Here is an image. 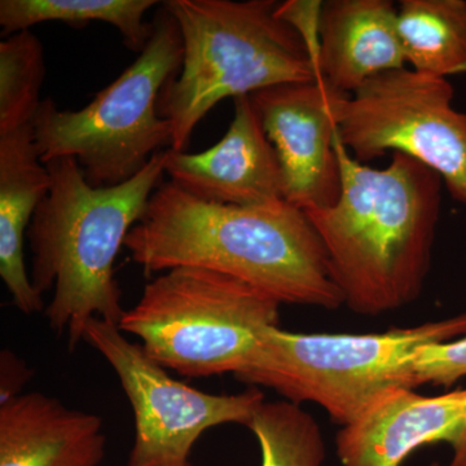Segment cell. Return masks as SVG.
Masks as SVG:
<instances>
[{
	"instance_id": "obj_7",
	"label": "cell",
	"mask_w": 466,
	"mask_h": 466,
	"mask_svg": "<svg viewBox=\"0 0 466 466\" xmlns=\"http://www.w3.org/2000/svg\"><path fill=\"white\" fill-rule=\"evenodd\" d=\"M280 302L233 276L177 267L144 288L118 328L142 339L150 360L189 379L240 373Z\"/></svg>"
},
{
	"instance_id": "obj_4",
	"label": "cell",
	"mask_w": 466,
	"mask_h": 466,
	"mask_svg": "<svg viewBox=\"0 0 466 466\" xmlns=\"http://www.w3.org/2000/svg\"><path fill=\"white\" fill-rule=\"evenodd\" d=\"M275 0H167L183 45L180 73L162 88L158 115L173 127L171 148L186 152L193 131L222 100L272 86L323 82L299 32Z\"/></svg>"
},
{
	"instance_id": "obj_13",
	"label": "cell",
	"mask_w": 466,
	"mask_h": 466,
	"mask_svg": "<svg viewBox=\"0 0 466 466\" xmlns=\"http://www.w3.org/2000/svg\"><path fill=\"white\" fill-rule=\"evenodd\" d=\"M101 417L26 392L0 404V466H99Z\"/></svg>"
},
{
	"instance_id": "obj_20",
	"label": "cell",
	"mask_w": 466,
	"mask_h": 466,
	"mask_svg": "<svg viewBox=\"0 0 466 466\" xmlns=\"http://www.w3.org/2000/svg\"><path fill=\"white\" fill-rule=\"evenodd\" d=\"M412 370L419 385L449 386L466 377V336L419 349L412 359Z\"/></svg>"
},
{
	"instance_id": "obj_22",
	"label": "cell",
	"mask_w": 466,
	"mask_h": 466,
	"mask_svg": "<svg viewBox=\"0 0 466 466\" xmlns=\"http://www.w3.org/2000/svg\"><path fill=\"white\" fill-rule=\"evenodd\" d=\"M449 444L453 451L452 460L449 466H466V407L461 424Z\"/></svg>"
},
{
	"instance_id": "obj_19",
	"label": "cell",
	"mask_w": 466,
	"mask_h": 466,
	"mask_svg": "<svg viewBox=\"0 0 466 466\" xmlns=\"http://www.w3.org/2000/svg\"><path fill=\"white\" fill-rule=\"evenodd\" d=\"M45 54L38 36L24 30L0 43V134L33 124L42 100Z\"/></svg>"
},
{
	"instance_id": "obj_6",
	"label": "cell",
	"mask_w": 466,
	"mask_h": 466,
	"mask_svg": "<svg viewBox=\"0 0 466 466\" xmlns=\"http://www.w3.org/2000/svg\"><path fill=\"white\" fill-rule=\"evenodd\" d=\"M152 24L139 57L85 108L61 110L51 97L42 100L34 137L43 164L75 158L87 183L104 188L133 179L162 147L171 148L173 127L157 104L182 66V36L164 5Z\"/></svg>"
},
{
	"instance_id": "obj_23",
	"label": "cell",
	"mask_w": 466,
	"mask_h": 466,
	"mask_svg": "<svg viewBox=\"0 0 466 466\" xmlns=\"http://www.w3.org/2000/svg\"><path fill=\"white\" fill-rule=\"evenodd\" d=\"M431 466H441V465L438 464V462H433V464H431Z\"/></svg>"
},
{
	"instance_id": "obj_16",
	"label": "cell",
	"mask_w": 466,
	"mask_h": 466,
	"mask_svg": "<svg viewBox=\"0 0 466 466\" xmlns=\"http://www.w3.org/2000/svg\"><path fill=\"white\" fill-rule=\"evenodd\" d=\"M397 25L410 69L446 79L466 73V0H401Z\"/></svg>"
},
{
	"instance_id": "obj_14",
	"label": "cell",
	"mask_w": 466,
	"mask_h": 466,
	"mask_svg": "<svg viewBox=\"0 0 466 466\" xmlns=\"http://www.w3.org/2000/svg\"><path fill=\"white\" fill-rule=\"evenodd\" d=\"M398 9L389 0H328L320 12L319 75L351 95L373 76L406 67Z\"/></svg>"
},
{
	"instance_id": "obj_12",
	"label": "cell",
	"mask_w": 466,
	"mask_h": 466,
	"mask_svg": "<svg viewBox=\"0 0 466 466\" xmlns=\"http://www.w3.org/2000/svg\"><path fill=\"white\" fill-rule=\"evenodd\" d=\"M466 390L425 397L412 389L383 392L336 437L342 466H400L426 444L450 443L461 424Z\"/></svg>"
},
{
	"instance_id": "obj_3",
	"label": "cell",
	"mask_w": 466,
	"mask_h": 466,
	"mask_svg": "<svg viewBox=\"0 0 466 466\" xmlns=\"http://www.w3.org/2000/svg\"><path fill=\"white\" fill-rule=\"evenodd\" d=\"M167 150H159L133 179L95 188L72 157L47 162L51 187L34 213L26 240L30 280L43 294L48 327L75 351L94 318L118 325L126 309L115 279V260L126 238L143 219L150 196L162 183Z\"/></svg>"
},
{
	"instance_id": "obj_9",
	"label": "cell",
	"mask_w": 466,
	"mask_h": 466,
	"mask_svg": "<svg viewBox=\"0 0 466 466\" xmlns=\"http://www.w3.org/2000/svg\"><path fill=\"white\" fill-rule=\"evenodd\" d=\"M85 341L115 370L135 416V443L127 466H193L196 441L208 429L248 425L265 403L256 386L236 395H214L171 379L118 325L94 318Z\"/></svg>"
},
{
	"instance_id": "obj_8",
	"label": "cell",
	"mask_w": 466,
	"mask_h": 466,
	"mask_svg": "<svg viewBox=\"0 0 466 466\" xmlns=\"http://www.w3.org/2000/svg\"><path fill=\"white\" fill-rule=\"evenodd\" d=\"M453 96L449 79L408 67L382 73L342 97L337 133L361 164L389 152L416 159L466 207V113Z\"/></svg>"
},
{
	"instance_id": "obj_15",
	"label": "cell",
	"mask_w": 466,
	"mask_h": 466,
	"mask_svg": "<svg viewBox=\"0 0 466 466\" xmlns=\"http://www.w3.org/2000/svg\"><path fill=\"white\" fill-rule=\"evenodd\" d=\"M51 187V174L41 161L33 124L0 134V276L12 303L23 314L45 309L25 265L27 228Z\"/></svg>"
},
{
	"instance_id": "obj_18",
	"label": "cell",
	"mask_w": 466,
	"mask_h": 466,
	"mask_svg": "<svg viewBox=\"0 0 466 466\" xmlns=\"http://www.w3.org/2000/svg\"><path fill=\"white\" fill-rule=\"evenodd\" d=\"M247 426L259 441L262 466L323 465L320 426L299 404L265 401Z\"/></svg>"
},
{
	"instance_id": "obj_5",
	"label": "cell",
	"mask_w": 466,
	"mask_h": 466,
	"mask_svg": "<svg viewBox=\"0 0 466 466\" xmlns=\"http://www.w3.org/2000/svg\"><path fill=\"white\" fill-rule=\"evenodd\" d=\"M466 336V312L385 333L302 334L271 327L236 380L263 386L285 400L315 403L345 426L383 392L419 388L417 350Z\"/></svg>"
},
{
	"instance_id": "obj_17",
	"label": "cell",
	"mask_w": 466,
	"mask_h": 466,
	"mask_svg": "<svg viewBox=\"0 0 466 466\" xmlns=\"http://www.w3.org/2000/svg\"><path fill=\"white\" fill-rule=\"evenodd\" d=\"M159 5L156 0H2V35L30 30L48 21H60L72 27L106 23L121 34L126 47L140 54L153 33V24L144 15Z\"/></svg>"
},
{
	"instance_id": "obj_1",
	"label": "cell",
	"mask_w": 466,
	"mask_h": 466,
	"mask_svg": "<svg viewBox=\"0 0 466 466\" xmlns=\"http://www.w3.org/2000/svg\"><path fill=\"white\" fill-rule=\"evenodd\" d=\"M125 248L146 275L198 267L240 279L280 303L345 305L314 226L285 200L263 207L211 204L164 182Z\"/></svg>"
},
{
	"instance_id": "obj_21",
	"label": "cell",
	"mask_w": 466,
	"mask_h": 466,
	"mask_svg": "<svg viewBox=\"0 0 466 466\" xmlns=\"http://www.w3.org/2000/svg\"><path fill=\"white\" fill-rule=\"evenodd\" d=\"M32 375L33 370L27 367L25 360L17 357L11 350H2V354H0V404L20 395Z\"/></svg>"
},
{
	"instance_id": "obj_10",
	"label": "cell",
	"mask_w": 466,
	"mask_h": 466,
	"mask_svg": "<svg viewBox=\"0 0 466 466\" xmlns=\"http://www.w3.org/2000/svg\"><path fill=\"white\" fill-rule=\"evenodd\" d=\"M346 95L325 82L272 86L250 95L280 161L285 201L300 210L332 207L341 195L334 139Z\"/></svg>"
},
{
	"instance_id": "obj_11",
	"label": "cell",
	"mask_w": 466,
	"mask_h": 466,
	"mask_svg": "<svg viewBox=\"0 0 466 466\" xmlns=\"http://www.w3.org/2000/svg\"><path fill=\"white\" fill-rule=\"evenodd\" d=\"M233 104L225 137L201 153L167 150L165 174L183 191L211 204L263 207L285 200L280 161L250 96Z\"/></svg>"
},
{
	"instance_id": "obj_2",
	"label": "cell",
	"mask_w": 466,
	"mask_h": 466,
	"mask_svg": "<svg viewBox=\"0 0 466 466\" xmlns=\"http://www.w3.org/2000/svg\"><path fill=\"white\" fill-rule=\"evenodd\" d=\"M341 195L305 210L327 251L330 278L352 311L368 317L419 299L431 263L441 207L440 175L401 153L375 168L339 140Z\"/></svg>"
}]
</instances>
